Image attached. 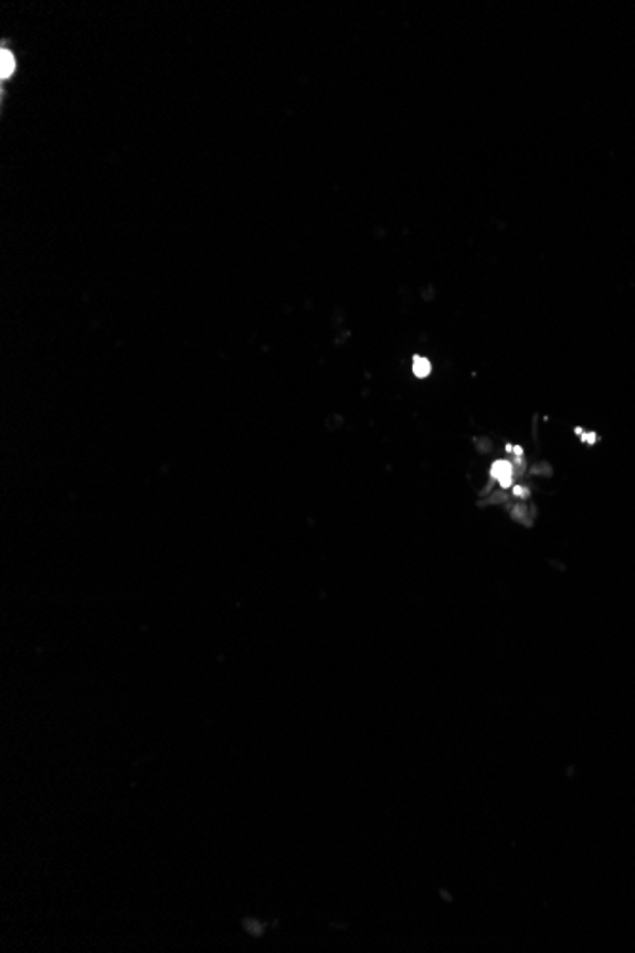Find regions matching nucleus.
Instances as JSON below:
<instances>
[{"label": "nucleus", "instance_id": "5", "mask_svg": "<svg viewBox=\"0 0 635 953\" xmlns=\"http://www.w3.org/2000/svg\"><path fill=\"white\" fill-rule=\"evenodd\" d=\"M512 494L516 495V497H527V495H529V491H527L526 487L514 486Z\"/></svg>", "mask_w": 635, "mask_h": 953}, {"label": "nucleus", "instance_id": "3", "mask_svg": "<svg viewBox=\"0 0 635 953\" xmlns=\"http://www.w3.org/2000/svg\"><path fill=\"white\" fill-rule=\"evenodd\" d=\"M14 70V54H12L10 50H2V54H0V78H2V81H7V78H10V76H12Z\"/></svg>", "mask_w": 635, "mask_h": 953}, {"label": "nucleus", "instance_id": "2", "mask_svg": "<svg viewBox=\"0 0 635 953\" xmlns=\"http://www.w3.org/2000/svg\"><path fill=\"white\" fill-rule=\"evenodd\" d=\"M411 371H413V375L417 379H428L432 375V371H434V366H432L428 358L415 354L413 362H411Z\"/></svg>", "mask_w": 635, "mask_h": 953}, {"label": "nucleus", "instance_id": "4", "mask_svg": "<svg viewBox=\"0 0 635 953\" xmlns=\"http://www.w3.org/2000/svg\"><path fill=\"white\" fill-rule=\"evenodd\" d=\"M474 442H476V446H478V452L489 453L493 449L491 440L489 438H476Z\"/></svg>", "mask_w": 635, "mask_h": 953}, {"label": "nucleus", "instance_id": "1", "mask_svg": "<svg viewBox=\"0 0 635 953\" xmlns=\"http://www.w3.org/2000/svg\"><path fill=\"white\" fill-rule=\"evenodd\" d=\"M491 478L493 480L499 481L500 486L508 489V487H512L514 481V467L510 460H495L491 467Z\"/></svg>", "mask_w": 635, "mask_h": 953}]
</instances>
